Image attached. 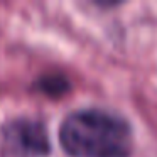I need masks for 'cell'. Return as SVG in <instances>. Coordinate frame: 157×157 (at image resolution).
Returning a JSON list of instances; mask_svg holds the SVG:
<instances>
[{"instance_id":"6da1fadb","label":"cell","mask_w":157,"mask_h":157,"mask_svg":"<svg viewBox=\"0 0 157 157\" xmlns=\"http://www.w3.org/2000/svg\"><path fill=\"white\" fill-rule=\"evenodd\" d=\"M59 144L69 157H130L133 135L132 127L120 115L85 108L63 120Z\"/></svg>"},{"instance_id":"7a4b0ae2","label":"cell","mask_w":157,"mask_h":157,"mask_svg":"<svg viewBox=\"0 0 157 157\" xmlns=\"http://www.w3.org/2000/svg\"><path fill=\"white\" fill-rule=\"evenodd\" d=\"M4 140L14 154L22 157H46L51 152L48 128L42 122L17 118L4 127Z\"/></svg>"},{"instance_id":"3957f363","label":"cell","mask_w":157,"mask_h":157,"mask_svg":"<svg viewBox=\"0 0 157 157\" xmlns=\"http://www.w3.org/2000/svg\"><path fill=\"white\" fill-rule=\"evenodd\" d=\"M37 88L39 91L46 93V95H51V96H59L63 93H66L69 90V79L64 78L63 75H48V76H42L41 79H37Z\"/></svg>"}]
</instances>
